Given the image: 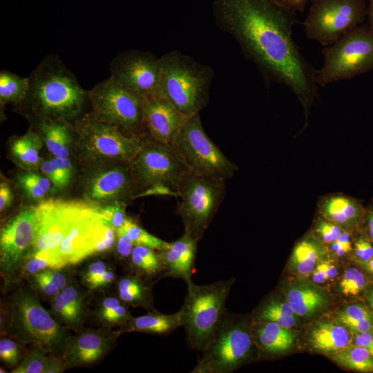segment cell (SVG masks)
<instances>
[{"mask_svg": "<svg viewBox=\"0 0 373 373\" xmlns=\"http://www.w3.org/2000/svg\"><path fill=\"white\" fill-rule=\"evenodd\" d=\"M218 26L231 35L269 79L288 87L305 113L317 97L316 70L292 37L295 12L271 0H212Z\"/></svg>", "mask_w": 373, "mask_h": 373, "instance_id": "1", "label": "cell"}, {"mask_svg": "<svg viewBox=\"0 0 373 373\" xmlns=\"http://www.w3.org/2000/svg\"><path fill=\"white\" fill-rule=\"evenodd\" d=\"M25 99L15 106L33 122L79 119L89 102L88 90L55 55L44 57L31 73Z\"/></svg>", "mask_w": 373, "mask_h": 373, "instance_id": "2", "label": "cell"}, {"mask_svg": "<svg viewBox=\"0 0 373 373\" xmlns=\"http://www.w3.org/2000/svg\"><path fill=\"white\" fill-rule=\"evenodd\" d=\"M160 58L161 73L157 94L167 98L187 116L200 113L209 103L213 70L176 50Z\"/></svg>", "mask_w": 373, "mask_h": 373, "instance_id": "3", "label": "cell"}, {"mask_svg": "<svg viewBox=\"0 0 373 373\" xmlns=\"http://www.w3.org/2000/svg\"><path fill=\"white\" fill-rule=\"evenodd\" d=\"M234 280H220L207 285L187 283L180 308L182 327L191 349L201 351L218 327L226 311V300Z\"/></svg>", "mask_w": 373, "mask_h": 373, "instance_id": "4", "label": "cell"}, {"mask_svg": "<svg viewBox=\"0 0 373 373\" xmlns=\"http://www.w3.org/2000/svg\"><path fill=\"white\" fill-rule=\"evenodd\" d=\"M10 304L11 332L21 342L62 356L69 334L41 305L36 294L19 289L12 295Z\"/></svg>", "mask_w": 373, "mask_h": 373, "instance_id": "5", "label": "cell"}, {"mask_svg": "<svg viewBox=\"0 0 373 373\" xmlns=\"http://www.w3.org/2000/svg\"><path fill=\"white\" fill-rule=\"evenodd\" d=\"M249 326L227 309L191 372L230 373L236 370L252 354L255 341Z\"/></svg>", "mask_w": 373, "mask_h": 373, "instance_id": "6", "label": "cell"}, {"mask_svg": "<svg viewBox=\"0 0 373 373\" xmlns=\"http://www.w3.org/2000/svg\"><path fill=\"white\" fill-rule=\"evenodd\" d=\"M322 53L324 62L316 70L318 86L350 79L373 69V30L367 25H360L347 32Z\"/></svg>", "mask_w": 373, "mask_h": 373, "instance_id": "7", "label": "cell"}, {"mask_svg": "<svg viewBox=\"0 0 373 373\" xmlns=\"http://www.w3.org/2000/svg\"><path fill=\"white\" fill-rule=\"evenodd\" d=\"M90 113L104 123L137 137L147 136L144 126L141 96L126 88L111 76L88 90Z\"/></svg>", "mask_w": 373, "mask_h": 373, "instance_id": "8", "label": "cell"}, {"mask_svg": "<svg viewBox=\"0 0 373 373\" xmlns=\"http://www.w3.org/2000/svg\"><path fill=\"white\" fill-rule=\"evenodd\" d=\"M73 124L76 146L85 164L103 160L131 163L143 145V137L130 136L115 126L96 119L90 112Z\"/></svg>", "mask_w": 373, "mask_h": 373, "instance_id": "9", "label": "cell"}, {"mask_svg": "<svg viewBox=\"0 0 373 373\" xmlns=\"http://www.w3.org/2000/svg\"><path fill=\"white\" fill-rule=\"evenodd\" d=\"M226 180L202 176L189 172L178 190L177 213L184 231L197 239L202 238L222 204Z\"/></svg>", "mask_w": 373, "mask_h": 373, "instance_id": "10", "label": "cell"}, {"mask_svg": "<svg viewBox=\"0 0 373 373\" xmlns=\"http://www.w3.org/2000/svg\"><path fill=\"white\" fill-rule=\"evenodd\" d=\"M171 144L192 173L227 180L238 170L207 135L200 113L189 117Z\"/></svg>", "mask_w": 373, "mask_h": 373, "instance_id": "11", "label": "cell"}, {"mask_svg": "<svg viewBox=\"0 0 373 373\" xmlns=\"http://www.w3.org/2000/svg\"><path fill=\"white\" fill-rule=\"evenodd\" d=\"M303 23L307 37L326 47L367 17L365 0H315Z\"/></svg>", "mask_w": 373, "mask_h": 373, "instance_id": "12", "label": "cell"}, {"mask_svg": "<svg viewBox=\"0 0 373 373\" xmlns=\"http://www.w3.org/2000/svg\"><path fill=\"white\" fill-rule=\"evenodd\" d=\"M131 166L137 194L157 184L178 193L189 172L171 143L160 142L149 136L143 137L142 147Z\"/></svg>", "mask_w": 373, "mask_h": 373, "instance_id": "13", "label": "cell"}, {"mask_svg": "<svg viewBox=\"0 0 373 373\" xmlns=\"http://www.w3.org/2000/svg\"><path fill=\"white\" fill-rule=\"evenodd\" d=\"M82 186L84 198L95 204L113 202L128 203L134 200L137 190L131 163L120 160H103L86 164Z\"/></svg>", "mask_w": 373, "mask_h": 373, "instance_id": "14", "label": "cell"}, {"mask_svg": "<svg viewBox=\"0 0 373 373\" xmlns=\"http://www.w3.org/2000/svg\"><path fill=\"white\" fill-rule=\"evenodd\" d=\"M88 202L87 200L51 198L36 205V235L29 254L59 247L73 221Z\"/></svg>", "mask_w": 373, "mask_h": 373, "instance_id": "15", "label": "cell"}, {"mask_svg": "<svg viewBox=\"0 0 373 373\" xmlns=\"http://www.w3.org/2000/svg\"><path fill=\"white\" fill-rule=\"evenodd\" d=\"M106 227L99 206L88 202L73 221L61 243L52 251L64 265L77 263L95 252Z\"/></svg>", "mask_w": 373, "mask_h": 373, "instance_id": "16", "label": "cell"}, {"mask_svg": "<svg viewBox=\"0 0 373 373\" xmlns=\"http://www.w3.org/2000/svg\"><path fill=\"white\" fill-rule=\"evenodd\" d=\"M119 84L140 96L157 94L160 79V58L148 51L132 50L117 54L109 66Z\"/></svg>", "mask_w": 373, "mask_h": 373, "instance_id": "17", "label": "cell"}, {"mask_svg": "<svg viewBox=\"0 0 373 373\" xmlns=\"http://www.w3.org/2000/svg\"><path fill=\"white\" fill-rule=\"evenodd\" d=\"M36 235L35 207H25L0 231V263L3 272L13 271L30 253Z\"/></svg>", "mask_w": 373, "mask_h": 373, "instance_id": "18", "label": "cell"}, {"mask_svg": "<svg viewBox=\"0 0 373 373\" xmlns=\"http://www.w3.org/2000/svg\"><path fill=\"white\" fill-rule=\"evenodd\" d=\"M141 97L146 135L160 142L171 143L190 116L181 113L161 95Z\"/></svg>", "mask_w": 373, "mask_h": 373, "instance_id": "19", "label": "cell"}, {"mask_svg": "<svg viewBox=\"0 0 373 373\" xmlns=\"http://www.w3.org/2000/svg\"><path fill=\"white\" fill-rule=\"evenodd\" d=\"M113 337L99 330L84 331L69 338L61 356L67 367L93 363L109 350Z\"/></svg>", "mask_w": 373, "mask_h": 373, "instance_id": "20", "label": "cell"}, {"mask_svg": "<svg viewBox=\"0 0 373 373\" xmlns=\"http://www.w3.org/2000/svg\"><path fill=\"white\" fill-rule=\"evenodd\" d=\"M198 240L185 232L178 240L157 250L164 269V276L192 280Z\"/></svg>", "mask_w": 373, "mask_h": 373, "instance_id": "21", "label": "cell"}, {"mask_svg": "<svg viewBox=\"0 0 373 373\" xmlns=\"http://www.w3.org/2000/svg\"><path fill=\"white\" fill-rule=\"evenodd\" d=\"M52 157L69 158L76 146L77 133L73 122L65 120H41L32 128Z\"/></svg>", "mask_w": 373, "mask_h": 373, "instance_id": "22", "label": "cell"}, {"mask_svg": "<svg viewBox=\"0 0 373 373\" xmlns=\"http://www.w3.org/2000/svg\"><path fill=\"white\" fill-rule=\"evenodd\" d=\"M51 312L66 327L76 329L86 316L84 297L74 285H68L52 298Z\"/></svg>", "mask_w": 373, "mask_h": 373, "instance_id": "23", "label": "cell"}, {"mask_svg": "<svg viewBox=\"0 0 373 373\" xmlns=\"http://www.w3.org/2000/svg\"><path fill=\"white\" fill-rule=\"evenodd\" d=\"M44 144L38 133L31 128L25 134L13 136L8 143V155L23 171H39L44 160L40 151Z\"/></svg>", "mask_w": 373, "mask_h": 373, "instance_id": "24", "label": "cell"}, {"mask_svg": "<svg viewBox=\"0 0 373 373\" xmlns=\"http://www.w3.org/2000/svg\"><path fill=\"white\" fill-rule=\"evenodd\" d=\"M253 329L255 343L267 354L284 352L292 346L295 335L289 329L272 321H257Z\"/></svg>", "mask_w": 373, "mask_h": 373, "instance_id": "25", "label": "cell"}, {"mask_svg": "<svg viewBox=\"0 0 373 373\" xmlns=\"http://www.w3.org/2000/svg\"><path fill=\"white\" fill-rule=\"evenodd\" d=\"M350 331L337 322L318 323L311 330L309 342L312 347L323 353L332 354L352 343Z\"/></svg>", "mask_w": 373, "mask_h": 373, "instance_id": "26", "label": "cell"}, {"mask_svg": "<svg viewBox=\"0 0 373 373\" xmlns=\"http://www.w3.org/2000/svg\"><path fill=\"white\" fill-rule=\"evenodd\" d=\"M182 327L180 311L171 314L160 312L132 317L122 326L121 332H138L157 335H167Z\"/></svg>", "mask_w": 373, "mask_h": 373, "instance_id": "27", "label": "cell"}, {"mask_svg": "<svg viewBox=\"0 0 373 373\" xmlns=\"http://www.w3.org/2000/svg\"><path fill=\"white\" fill-rule=\"evenodd\" d=\"M286 300L298 316L308 317L321 309L327 303L325 295L314 287L300 284L291 287Z\"/></svg>", "mask_w": 373, "mask_h": 373, "instance_id": "28", "label": "cell"}, {"mask_svg": "<svg viewBox=\"0 0 373 373\" xmlns=\"http://www.w3.org/2000/svg\"><path fill=\"white\" fill-rule=\"evenodd\" d=\"M321 212L325 218L343 229L353 227L361 217V208L353 200L340 195L325 199L321 203Z\"/></svg>", "mask_w": 373, "mask_h": 373, "instance_id": "29", "label": "cell"}, {"mask_svg": "<svg viewBox=\"0 0 373 373\" xmlns=\"http://www.w3.org/2000/svg\"><path fill=\"white\" fill-rule=\"evenodd\" d=\"M322 255V249L316 242L310 239L303 240L296 245L292 252V268L299 276H311L321 261Z\"/></svg>", "mask_w": 373, "mask_h": 373, "instance_id": "30", "label": "cell"}, {"mask_svg": "<svg viewBox=\"0 0 373 373\" xmlns=\"http://www.w3.org/2000/svg\"><path fill=\"white\" fill-rule=\"evenodd\" d=\"M119 299L124 303L134 306L151 307L152 297L151 289L137 276H126L117 283Z\"/></svg>", "mask_w": 373, "mask_h": 373, "instance_id": "31", "label": "cell"}, {"mask_svg": "<svg viewBox=\"0 0 373 373\" xmlns=\"http://www.w3.org/2000/svg\"><path fill=\"white\" fill-rule=\"evenodd\" d=\"M29 88V78L22 77L6 70L0 72V104L2 109L6 104L15 106L25 99Z\"/></svg>", "mask_w": 373, "mask_h": 373, "instance_id": "32", "label": "cell"}, {"mask_svg": "<svg viewBox=\"0 0 373 373\" xmlns=\"http://www.w3.org/2000/svg\"><path fill=\"white\" fill-rule=\"evenodd\" d=\"M16 182L30 200L41 202L54 192L51 181L39 171H24L17 176Z\"/></svg>", "mask_w": 373, "mask_h": 373, "instance_id": "33", "label": "cell"}, {"mask_svg": "<svg viewBox=\"0 0 373 373\" xmlns=\"http://www.w3.org/2000/svg\"><path fill=\"white\" fill-rule=\"evenodd\" d=\"M340 365L360 372H373V356L364 347L350 344L331 354Z\"/></svg>", "mask_w": 373, "mask_h": 373, "instance_id": "34", "label": "cell"}, {"mask_svg": "<svg viewBox=\"0 0 373 373\" xmlns=\"http://www.w3.org/2000/svg\"><path fill=\"white\" fill-rule=\"evenodd\" d=\"M52 183L54 191L65 189L74 176V165L70 158L52 157L42 162L39 170Z\"/></svg>", "mask_w": 373, "mask_h": 373, "instance_id": "35", "label": "cell"}, {"mask_svg": "<svg viewBox=\"0 0 373 373\" xmlns=\"http://www.w3.org/2000/svg\"><path fill=\"white\" fill-rule=\"evenodd\" d=\"M256 321H272L285 328L295 326L298 316L288 302L271 299L264 303L258 310Z\"/></svg>", "mask_w": 373, "mask_h": 373, "instance_id": "36", "label": "cell"}, {"mask_svg": "<svg viewBox=\"0 0 373 373\" xmlns=\"http://www.w3.org/2000/svg\"><path fill=\"white\" fill-rule=\"evenodd\" d=\"M133 267L140 274L152 277L164 273L157 251L142 245L135 246L130 256Z\"/></svg>", "mask_w": 373, "mask_h": 373, "instance_id": "37", "label": "cell"}, {"mask_svg": "<svg viewBox=\"0 0 373 373\" xmlns=\"http://www.w3.org/2000/svg\"><path fill=\"white\" fill-rule=\"evenodd\" d=\"M117 231L125 234L135 246L142 245L155 250H160L165 248L169 243L149 233L135 220L128 216Z\"/></svg>", "mask_w": 373, "mask_h": 373, "instance_id": "38", "label": "cell"}, {"mask_svg": "<svg viewBox=\"0 0 373 373\" xmlns=\"http://www.w3.org/2000/svg\"><path fill=\"white\" fill-rule=\"evenodd\" d=\"M48 354L39 347H32L12 373H43Z\"/></svg>", "mask_w": 373, "mask_h": 373, "instance_id": "39", "label": "cell"}, {"mask_svg": "<svg viewBox=\"0 0 373 373\" xmlns=\"http://www.w3.org/2000/svg\"><path fill=\"white\" fill-rule=\"evenodd\" d=\"M365 275L355 267L347 269L339 283L341 291L345 296H356L366 287Z\"/></svg>", "mask_w": 373, "mask_h": 373, "instance_id": "40", "label": "cell"}, {"mask_svg": "<svg viewBox=\"0 0 373 373\" xmlns=\"http://www.w3.org/2000/svg\"><path fill=\"white\" fill-rule=\"evenodd\" d=\"M127 203L124 202H113L99 206L100 214L106 224L115 230H117L127 218L126 208Z\"/></svg>", "mask_w": 373, "mask_h": 373, "instance_id": "41", "label": "cell"}, {"mask_svg": "<svg viewBox=\"0 0 373 373\" xmlns=\"http://www.w3.org/2000/svg\"><path fill=\"white\" fill-rule=\"evenodd\" d=\"M0 358L10 367H17L20 363L21 354L20 347L15 341L1 338L0 340Z\"/></svg>", "mask_w": 373, "mask_h": 373, "instance_id": "42", "label": "cell"}, {"mask_svg": "<svg viewBox=\"0 0 373 373\" xmlns=\"http://www.w3.org/2000/svg\"><path fill=\"white\" fill-rule=\"evenodd\" d=\"M373 321L370 311L361 304H354L346 307L336 316L338 323L343 324L347 321Z\"/></svg>", "mask_w": 373, "mask_h": 373, "instance_id": "43", "label": "cell"}, {"mask_svg": "<svg viewBox=\"0 0 373 373\" xmlns=\"http://www.w3.org/2000/svg\"><path fill=\"white\" fill-rule=\"evenodd\" d=\"M343 231L338 225L328 220H321L316 226V232L321 240L330 245L337 240Z\"/></svg>", "mask_w": 373, "mask_h": 373, "instance_id": "44", "label": "cell"}, {"mask_svg": "<svg viewBox=\"0 0 373 373\" xmlns=\"http://www.w3.org/2000/svg\"><path fill=\"white\" fill-rule=\"evenodd\" d=\"M338 274L336 266L328 261H321L311 274L315 283H323L334 278Z\"/></svg>", "mask_w": 373, "mask_h": 373, "instance_id": "45", "label": "cell"}, {"mask_svg": "<svg viewBox=\"0 0 373 373\" xmlns=\"http://www.w3.org/2000/svg\"><path fill=\"white\" fill-rule=\"evenodd\" d=\"M33 282L36 287L46 296L54 297L61 291L42 271L33 275Z\"/></svg>", "mask_w": 373, "mask_h": 373, "instance_id": "46", "label": "cell"}, {"mask_svg": "<svg viewBox=\"0 0 373 373\" xmlns=\"http://www.w3.org/2000/svg\"><path fill=\"white\" fill-rule=\"evenodd\" d=\"M107 269L106 265L103 261L97 260L90 263L83 274V279L85 283L89 287Z\"/></svg>", "mask_w": 373, "mask_h": 373, "instance_id": "47", "label": "cell"}, {"mask_svg": "<svg viewBox=\"0 0 373 373\" xmlns=\"http://www.w3.org/2000/svg\"><path fill=\"white\" fill-rule=\"evenodd\" d=\"M356 262H366L373 257V246L364 238L358 239L354 248Z\"/></svg>", "mask_w": 373, "mask_h": 373, "instance_id": "48", "label": "cell"}, {"mask_svg": "<svg viewBox=\"0 0 373 373\" xmlns=\"http://www.w3.org/2000/svg\"><path fill=\"white\" fill-rule=\"evenodd\" d=\"M352 249L350 235L345 231H343L337 240L331 244V250L338 256L347 254Z\"/></svg>", "mask_w": 373, "mask_h": 373, "instance_id": "49", "label": "cell"}, {"mask_svg": "<svg viewBox=\"0 0 373 373\" xmlns=\"http://www.w3.org/2000/svg\"><path fill=\"white\" fill-rule=\"evenodd\" d=\"M14 195L11 186L8 181L1 180L0 182V211L4 212L12 204Z\"/></svg>", "mask_w": 373, "mask_h": 373, "instance_id": "50", "label": "cell"}, {"mask_svg": "<svg viewBox=\"0 0 373 373\" xmlns=\"http://www.w3.org/2000/svg\"><path fill=\"white\" fill-rule=\"evenodd\" d=\"M117 240L115 244L117 254L122 258L131 256L133 247V242L124 233L117 231Z\"/></svg>", "mask_w": 373, "mask_h": 373, "instance_id": "51", "label": "cell"}, {"mask_svg": "<svg viewBox=\"0 0 373 373\" xmlns=\"http://www.w3.org/2000/svg\"><path fill=\"white\" fill-rule=\"evenodd\" d=\"M352 343L365 348L373 356V332L352 333Z\"/></svg>", "mask_w": 373, "mask_h": 373, "instance_id": "52", "label": "cell"}, {"mask_svg": "<svg viewBox=\"0 0 373 373\" xmlns=\"http://www.w3.org/2000/svg\"><path fill=\"white\" fill-rule=\"evenodd\" d=\"M148 195H170L176 198L178 197V193L169 189V187L161 184H157L139 193L137 195H135V199L146 197Z\"/></svg>", "mask_w": 373, "mask_h": 373, "instance_id": "53", "label": "cell"}, {"mask_svg": "<svg viewBox=\"0 0 373 373\" xmlns=\"http://www.w3.org/2000/svg\"><path fill=\"white\" fill-rule=\"evenodd\" d=\"M116 240V230L107 226L104 236L97 245L95 252H103L111 249L115 245Z\"/></svg>", "mask_w": 373, "mask_h": 373, "instance_id": "54", "label": "cell"}, {"mask_svg": "<svg viewBox=\"0 0 373 373\" xmlns=\"http://www.w3.org/2000/svg\"><path fill=\"white\" fill-rule=\"evenodd\" d=\"M67 367L64 360L59 356L49 354L46 363L43 373H59L62 372Z\"/></svg>", "mask_w": 373, "mask_h": 373, "instance_id": "55", "label": "cell"}, {"mask_svg": "<svg viewBox=\"0 0 373 373\" xmlns=\"http://www.w3.org/2000/svg\"><path fill=\"white\" fill-rule=\"evenodd\" d=\"M277 5L296 12H303L310 0H271Z\"/></svg>", "mask_w": 373, "mask_h": 373, "instance_id": "56", "label": "cell"}, {"mask_svg": "<svg viewBox=\"0 0 373 373\" xmlns=\"http://www.w3.org/2000/svg\"><path fill=\"white\" fill-rule=\"evenodd\" d=\"M122 300L113 296L105 298L99 305L97 315L98 317L110 312L122 304Z\"/></svg>", "mask_w": 373, "mask_h": 373, "instance_id": "57", "label": "cell"}, {"mask_svg": "<svg viewBox=\"0 0 373 373\" xmlns=\"http://www.w3.org/2000/svg\"><path fill=\"white\" fill-rule=\"evenodd\" d=\"M114 278V272L111 269H107L101 276L95 280L89 287L91 289H97L105 287L111 283Z\"/></svg>", "mask_w": 373, "mask_h": 373, "instance_id": "58", "label": "cell"}, {"mask_svg": "<svg viewBox=\"0 0 373 373\" xmlns=\"http://www.w3.org/2000/svg\"><path fill=\"white\" fill-rule=\"evenodd\" d=\"M367 19L368 23L367 25L373 30V0H369V5L367 8Z\"/></svg>", "mask_w": 373, "mask_h": 373, "instance_id": "59", "label": "cell"}, {"mask_svg": "<svg viewBox=\"0 0 373 373\" xmlns=\"http://www.w3.org/2000/svg\"><path fill=\"white\" fill-rule=\"evenodd\" d=\"M362 268L373 275V257L366 262H356Z\"/></svg>", "mask_w": 373, "mask_h": 373, "instance_id": "60", "label": "cell"}, {"mask_svg": "<svg viewBox=\"0 0 373 373\" xmlns=\"http://www.w3.org/2000/svg\"><path fill=\"white\" fill-rule=\"evenodd\" d=\"M367 229L369 236L370 238L373 240V211L368 216Z\"/></svg>", "mask_w": 373, "mask_h": 373, "instance_id": "61", "label": "cell"}, {"mask_svg": "<svg viewBox=\"0 0 373 373\" xmlns=\"http://www.w3.org/2000/svg\"><path fill=\"white\" fill-rule=\"evenodd\" d=\"M368 303L373 311V289L370 290L367 296Z\"/></svg>", "mask_w": 373, "mask_h": 373, "instance_id": "62", "label": "cell"}, {"mask_svg": "<svg viewBox=\"0 0 373 373\" xmlns=\"http://www.w3.org/2000/svg\"><path fill=\"white\" fill-rule=\"evenodd\" d=\"M314 1H315V0H310L311 2H313Z\"/></svg>", "mask_w": 373, "mask_h": 373, "instance_id": "63", "label": "cell"}, {"mask_svg": "<svg viewBox=\"0 0 373 373\" xmlns=\"http://www.w3.org/2000/svg\"><path fill=\"white\" fill-rule=\"evenodd\" d=\"M367 1H369V0H367Z\"/></svg>", "mask_w": 373, "mask_h": 373, "instance_id": "64", "label": "cell"}]
</instances>
